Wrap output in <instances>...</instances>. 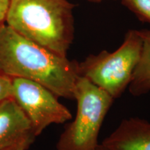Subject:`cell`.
Instances as JSON below:
<instances>
[{
	"label": "cell",
	"mask_w": 150,
	"mask_h": 150,
	"mask_svg": "<svg viewBox=\"0 0 150 150\" xmlns=\"http://www.w3.org/2000/svg\"><path fill=\"white\" fill-rule=\"evenodd\" d=\"M121 1L140 21L150 25V0H121Z\"/></svg>",
	"instance_id": "9c48e42d"
},
{
	"label": "cell",
	"mask_w": 150,
	"mask_h": 150,
	"mask_svg": "<svg viewBox=\"0 0 150 150\" xmlns=\"http://www.w3.org/2000/svg\"><path fill=\"white\" fill-rule=\"evenodd\" d=\"M36 136L13 98L0 104V150H28Z\"/></svg>",
	"instance_id": "8992f818"
},
{
	"label": "cell",
	"mask_w": 150,
	"mask_h": 150,
	"mask_svg": "<svg viewBox=\"0 0 150 150\" xmlns=\"http://www.w3.org/2000/svg\"><path fill=\"white\" fill-rule=\"evenodd\" d=\"M12 98L29 120L35 136L52 125L70 120L71 111L54 93L41 84L23 78H12Z\"/></svg>",
	"instance_id": "5b68a950"
},
{
	"label": "cell",
	"mask_w": 150,
	"mask_h": 150,
	"mask_svg": "<svg viewBox=\"0 0 150 150\" xmlns=\"http://www.w3.org/2000/svg\"><path fill=\"white\" fill-rule=\"evenodd\" d=\"M102 145L110 150H150V122L138 117L124 119Z\"/></svg>",
	"instance_id": "52a82bcc"
},
{
	"label": "cell",
	"mask_w": 150,
	"mask_h": 150,
	"mask_svg": "<svg viewBox=\"0 0 150 150\" xmlns=\"http://www.w3.org/2000/svg\"><path fill=\"white\" fill-rule=\"evenodd\" d=\"M86 1H89V2H93V3H99L101 1H102L103 0H86Z\"/></svg>",
	"instance_id": "4fadbf2b"
},
{
	"label": "cell",
	"mask_w": 150,
	"mask_h": 150,
	"mask_svg": "<svg viewBox=\"0 0 150 150\" xmlns=\"http://www.w3.org/2000/svg\"><path fill=\"white\" fill-rule=\"evenodd\" d=\"M74 99L76 115L60 136L56 150H96L101 127L115 99L81 76L76 83Z\"/></svg>",
	"instance_id": "277c9868"
},
{
	"label": "cell",
	"mask_w": 150,
	"mask_h": 150,
	"mask_svg": "<svg viewBox=\"0 0 150 150\" xmlns=\"http://www.w3.org/2000/svg\"><path fill=\"white\" fill-rule=\"evenodd\" d=\"M96 150H110V149H108V148H106V147H104V146L102 145V144H99L98 147H97Z\"/></svg>",
	"instance_id": "7c38bea8"
},
{
	"label": "cell",
	"mask_w": 150,
	"mask_h": 150,
	"mask_svg": "<svg viewBox=\"0 0 150 150\" xmlns=\"http://www.w3.org/2000/svg\"><path fill=\"white\" fill-rule=\"evenodd\" d=\"M138 30L131 29L115 51L103 50L78 62V74L107 93L114 99L125 93L131 81L142 51Z\"/></svg>",
	"instance_id": "3957f363"
},
{
	"label": "cell",
	"mask_w": 150,
	"mask_h": 150,
	"mask_svg": "<svg viewBox=\"0 0 150 150\" xmlns=\"http://www.w3.org/2000/svg\"><path fill=\"white\" fill-rule=\"evenodd\" d=\"M12 78L0 72V104L12 98Z\"/></svg>",
	"instance_id": "30bf717a"
},
{
	"label": "cell",
	"mask_w": 150,
	"mask_h": 150,
	"mask_svg": "<svg viewBox=\"0 0 150 150\" xmlns=\"http://www.w3.org/2000/svg\"><path fill=\"white\" fill-rule=\"evenodd\" d=\"M69 0H11L6 24L22 36L67 57L74 38Z\"/></svg>",
	"instance_id": "7a4b0ae2"
},
{
	"label": "cell",
	"mask_w": 150,
	"mask_h": 150,
	"mask_svg": "<svg viewBox=\"0 0 150 150\" xmlns=\"http://www.w3.org/2000/svg\"><path fill=\"white\" fill-rule=\"evenodd\" d=\"M138 31L142 40L141 54L128 86L130 93L135 97L150 92V29Z\"/></svg>",
	"instance_id": "ba28073f"
},
{
	"label": "cell",
	"mask_w": 150,
	"mask_h": 150,
	"mask_svg": "<svg viewBox=\"0 0 150 150\" xmlns=\"http://www.w3.org/2000/svg\"><path fill=\"white\" fill-rule=\"evenodd\" d=\"M11 0H0V27L6 24Z\"/></svg>",
	"instance_id": "8fae6325"
},
{
	"label": "cell",
	"mask_w": 150,
	"mask_h": 150,
	"mask_svg": "<svg viewBox=\"0 0 150 150\" xmlns=\"http://www.w3.org/2000/svg\"><path fill=\"white\" fill-rule=\"evenodd\" d=\"M0 72L33 81L69 99H74L79 77L77 61L28 40L6 24L0 27Z\"/></svg>",
	"instance_id": "6da1fadb"
}]
</instances>
